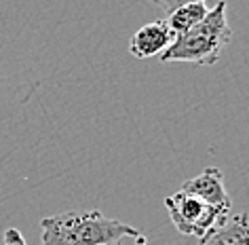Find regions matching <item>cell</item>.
Wrapping results in <instances>:
<instances>
[{
  "label": "cell",
  "instance_id": "cell-1",
  "mask_svg": "<svg viewBox=\"0 0 249 245\" xmlns=\"http://www.w3.org/2000/svg\"><path fill=\"white\" fill-rule=\"evenodd\" d=\"M40 245H114L140 232L123 220L106 218L99 209H72L40 220Z\"/></svg>",
  "mask_w": 249,
  "mask_h": 245
},
{
  "label": "cell",
  "instance_id": "cell-2",
  "mask_svg": "<svg viewBox=\"0 0 249 245\" xmlns=\"http://www.w3.org/2000/svg\"><path fill=\"white\" fill-rule=\"evenodd\" d=\"M232 40L226 19V2H217L207 11L205 19L188 32L176 36L171 47L160 55L163 61H186L195 66H213Z\"/></svg>",
  "mask_w": 249,
  "mask_h": 245
},
{
  "label": "cell",
  "instance_id": "cell-3",
  "mask_svg": "<svg viewBox=\"0 0 249 245\" xmlns=\"http://www.w3.org/2000/svg\"><path fill=\"white\" fill-rule=\"evenodd\" d=\"M165 207L169 211V218L173 226L186 237H196L203 239L209 230H213L215 226L224 224L228 220L226 209L213 207L205 201L192 197V194L178 190L176 194H169L165 199Z\"/></svg>",
  "mask_w": 249,
  "mask_h": 245
},
{
  "label": "cell",
  "instance_id": "cell-4",
  "mask_svg": "<svg viewBox=\"0 0 249 245\" xmlns=\"http://www.w3.org/2000/svg\"><path fill=\"white\" fill-rule=\"evenodd\" d=\"M176 40V34L169 28L167 19H157L150 21L146 26H142L138 32L131 36V42H129V53L133 55L135 59H148L154 57V55H163L167 49L171 47V42Z\"/></svg>",
  "mask_w": 249,
  "mask_h": 245
},
{
  "label": "cell",
  "instance_id": "cell-5",
  "mask_svg": "<svg viewBox=\"0 0 249 245\" xmlns=\"http://www.w3.org/2000/svg\"><path fill=\"white\" fill-rule=\"evenodd\" d=\"M179 190L188 192L192 197L201 199L213 207H220V209L230 211V207H232V201H230L226 186H224V173L217 167L203 169L196 178L186 180Z\"/></svg>",
  "mask_w": 249,
  "mask_h": 245
},
{
  "label": "cell",
  "instance_id": "cell-6",
  "mask_svg": "<svg viewBox=\"0 0 249 245\" xmlns=\"http://www.w3.org/2000/svg\"><path fill=\"white\" fill-rule=\"evenodd\" d=\"M198 245H249V216L236 213L224 224L215 226L201 239Z\"/></svg>",
  "mask_w": 249,
  "mask_h": 245
},
{
  "label": "cell",
  "instance_id": "cell-7",
  "mask_svg": "<svg viewBox=\"0 0 249 245\" xmlns=\"http://www.w3.org/2000/svg\"><path fill=\"white\" fill-rule=\"evenodd\" d=\"M209 7L205 2H190V4H184V7L176 9L173 13L167 17V23H169V28L173 30V34L179 36L184 32H188L195 26H198L205 15H207Z\"/></svg>",
  "mask_w": 249,
  "mask_h": 245
},
{
  "label": "cell",
  "instance_id": "cell-8",
  "mask_svg": "<svg viewBox=\"0 0 249 245\" xmlns=\"http://www.w3.org/2000/svg\"><path fill=\"white\" fill-rule=\"evenodd\" d=\"M152 4H157L160 11H165L167 15H171L176 9L184 7V4H190V2H205V0H150Z\"/></svg>",
  "mask_w": 249,
  "mask_h": 245
},
{
  "label": "cell",
  "instance_id": "cell-9",
  "mask_svg": "<svg viewBox=\"0 0 249 245\" xmlns=\"http://www.w3.org/2000/svg\"><path fill=\"white\" fill-rule=\"evenodd\" d=\"M4 245H28V243H26V239H23L21 230L7 228L4 230Z\"/></svg>",
  "mask_w": 249,
  "mask_h": 245
},
{
  "label": "cell",
  "instance_id": "cell-10",
  "mask_svg": "<svg viewBox=\"0 0 249 245\" xmlns=\"http://www.w3.org/2000/svg\"><path fill=\"white\" fill-rule=\"evenodd\" d=\"M114 245H121V243H114Z\"/></svg>",
  "mask_w": 249,
  "mask_h": 245
}]
</instances>
